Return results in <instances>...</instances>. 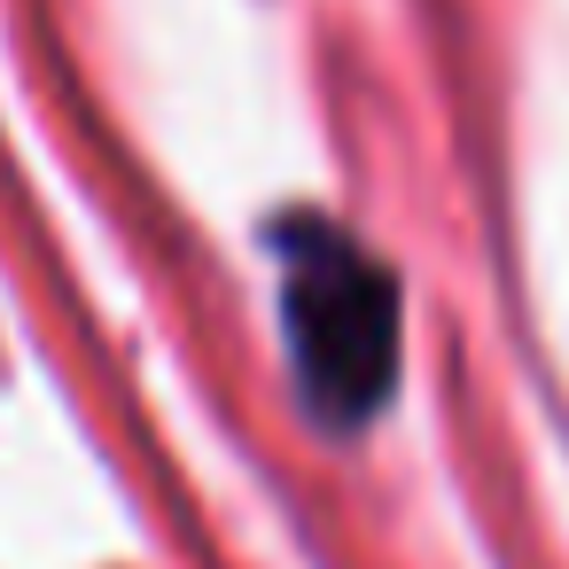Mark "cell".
<instances>
[{
  "instance_id": "1",
  "label": "cell",
  "mask_w": 569,
  "mask_h": 569,
  "mask_svg": "<svg viewBox=\"0 0 569 569\" xmlns=\"http://www.w3.org/2000/svg\"><path fill=\"white\" fill-rule=\"evenodd\" d=\"M281 328L320 421H367L398 382V289L336 227H305L281 250Z\"/></svg>"
}]
</instances>
